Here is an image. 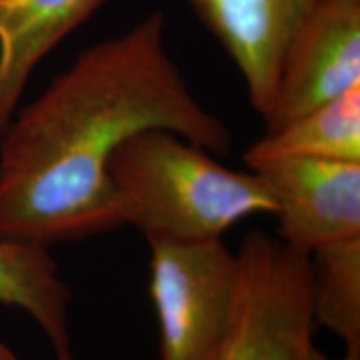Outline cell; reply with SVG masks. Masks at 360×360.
<instances>
[{
	"label": "cell",
	"mask_w": 360,
	"mask_h": 360,
	"mask_svg": "<svg viewBox=\"0 0 360 360\" xmlns=\"http://www.w3.org/2000/svg\"><path fill=\"white\" fill-rule=\"evenodd\" d=\"M164 35L165 15L152 12L85 49L17 109L0 135V240L52 247L124 227L109 164L142 130L231 152V130L193 96Z\"/></svg>",
	"instance_id": "obj_1"
},
{
	"label": "cell",
	"mask_w": 360,
	"mask_h": 360,
	"mask_svg": "<svg viewBox=\"0 0 360 360\" xmlns=\"http://www.w3.org/2000/svg\"><path fill=\"white\" fill-rule=\"evenodd\" d=\"M109 180L124 224L146 238H222L252 215H276L252 170L225 167L217 155L165 129L127 139L112 155Z\"/></svg>",
	"instance_id": "obj_2"
},
{
	"label": "cell",
	"mask_w": 360,
	"mask_h": 360,
	"mask_svg": "<svg viewBox=\"0 0 360 360\" xmlns=\"http://www.w3.org/2000/svg\"><path fill=\"white\" fill-rule=\"evenodd\" d=\"M160 360H219L231 334L238 255L222 238H147Z\"/></svg>",
	"instance_id": "obj_3"
},
{
	"label": "cell",
	"mask_w": 360,
	"mask_h": 360,
	"mask_svg": "<svg viewBox=\"0 0 360 360\" xmlns=\"http://www.w3.org/2000/svg\"><path fill=\"white\" fill-rule=\"evenodd\" d=\"M237 255V300L219 360H310L317 326L310 255L260 231L247 233Z\"/></svg>",
	"instance_id": "obj_4"
},
{
	"label": "cell",
	"mask_w": 360,
	"mask_h": 360,
	"mask_svg": "<svg viewBox=\"0 0 360 360\" xmlns=\"http://www.w3.org/2000/svg\"><path fill=\"white\" fill-rule=\"evenodd\" d=\"M357 85L360 0H307L287 44L267 130Z\"/></svg>",
	"instance_id": "obj_5"
},
{
	"label": "cell",
	"mask_w": 360,
	"mask_h": 360,
	"mask_svg": "<svg viewBox=\"0 0 360 360\" xmlns=\"http://www.w3.org/2000/svg\"><path fill=\"white\" fill-rule=\"evenodd\" d=\"M262 180L278 219V238L312 255L360 237V162L274 157L247 164Z\"/></svg>",
	"instance_id": "obj_6"
},
{
	"label": "cell",
	"mask_w": 360,
	"mask_h": 360,
	"mask_svg": "<svg viewBox=\"0 0 360 360\" xmlns=\"http://www.w3.org/2000/svg\"><path fill=\"white\" fill-rule=\"evenodd\" d=\"M244 79L250 105L269 115L292 30L307 0H188Z\"/></svg>",
	"instance_id": "obj_7"
},
{
	"label": "cell",
	"mask_w": 360,
	"mask_h": 360,
	"mask_svg": "<svg viewBox=\"0 0 360 360\" xmlns=\"http://www.w3.org/2000/svg\"><path fill=\"white\" fill-rule=\"evenodd\" d=\"M107 0H0V135L40 62Z\"/></svg>",
	"instance_id": "obj_8"
},
{
	"label": "cell",
	"mask_w": 360,
	"mask_h": 360,
	"mask_svg": "<svg viewBox=\"0 0 360 360\" xmlns=\"http://www.w3.org/2000/svg\"><path fill=\"white\" fill-rule=\"evenodd\" d=\"M69 285L51 247L0 240V304L24 310L51 342L56 360H77L69 328Z\"/></svg>",
	"instance_id": "obj_9"
},
{
	"label": "cell",
	"mask_w": 360,
	"mask_h": 360,
	"mask_svg": "<svg viewBox=\"0 0 360 360\" xmlns=\"http://www.w3.org/2000/svg\"><path fill=\"white\" fill-rule=\"evenodd\" d=\"M274 157L360 162V85L267 130L247 148L244 160Z\"/></svg>",
	"instance_id": "obj_10"
},
{
	"label": "cell",
	"mask_w": 360,
	"mask_h": 360,
	"mask_svg": "<svg viewBox=\"0 0 360 360\" xmlns=\"http://www.w3.org/2000/svg\"><path fill=\"white\" fill-rule=\"evenodd\" d=\"M314 317L344 342L360 349V237L315 250Z\"/></svg>",
	"instance_id": "obj_11"
},
{
	"label": "cell",
	"mask_w": 360,
	"mask_h": 360,
	"mask_svg": "<svg viewBox=\"0 0 360 360\" xmlns=\"http://www.w3.org/2000/svg\"><path fill=\"white\" fill-rule=\"evenodd\" d=\"M310 360H360V349H345V354L339 359L328 357L323 352H321L317 347H314L312 355H310Z\"/></svg>",
	"instance_id": "obj_12"
},
{
	"label": "cell",
	"mask_w": 360,
	"mask_h": 360,
	"mask_svg": "<svg viewBox=\"0 0 360 360\" xmlns=\"http://www.w3.org/2000/svg\"><path fill=\"white\" fill-rule=\"evenodd\" d=\"M0 360H22V359L15 352H13L11 347H7L6 344H2V342H0Z\"/></svg>",
	"instance_id": "obj_13"
}]
</instances>
